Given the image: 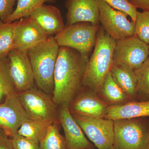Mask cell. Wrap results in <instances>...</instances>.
<instances>
[{
	"instance_id": "16",
	"label": "cell",
	"mask_w": 149,
	"mask_h": 149,
	"mask_svg": "<svg viewBox=\"0 0 149 149\" xmlns=\"http://www.w3.org/2000/svg\"><path fill=\"white\" fill-rule=\"evenodd\" d=\"M48 36L56 35L65 25L61 13L56 7L44 4L30 15Z\"/></svg>"
},
{
	"instance_id": "31",
	"label": "cell",
	"mask_w": 149,
	"mask_h": 149,
	"mask_svg": "<svg viewBox=\"0 0 149 149\" xmlns=\"http://www.w3.org/2000/svg\"><path fill=\"white\" fill-rule=\"evenodd\" d=\"M137 8L149 11V0H128Z\"/></svg>"
},
{
	"instance_id": "26",
	"label": "cell",
	"mask_w": 149,
	"mask_h": 149,
	"mask_svg": "<svg viewBox=\"0 0 149 149\" xmlns=\"http://www.w3.org/2000/svg\"><path fill=\"white\" fill-rule=\"evenodd\" d=\"M135 35L144 42L149 44V11L137 12L135 22Z\"/></svg>"
},
{
	"instance_id": "6",
	"label": "cell",
	"mask_w": 149,
	"mask_h": 149,
	"mask_svg": "<svg viewBox=\"0 0 149 149\" xmlns=\"http://www.w3.org/2000/svg\"><path fill=\"white\" fill-rule=\"evenodd\" d=\"M22 106L31 118L52 124L58 122L56 104L49 94L32 87L18 93Z\"/></svg>"
},
{
	"instance_id": "2",
	"label": "cell",
	"mask_w": 149,
	"mask_h": 149,
	"mask_svg": "<svg viewBox=\"0 0 149 149\" xmlns=\"http://www.w3.org/2000/svg\"><path fill=\"white\" fill-rule=\"evenodd\" d=\"M116 41L101 26L95 45L86 66L83 87L98 93L105 78L113 65V51Z\"/></svg>"
},
{
	"instance_id": "22",
	"label": "cell",
	"mask_w": 149,
	"mask_h": 149,
	"mask_svg": "<svg viewBox=\"0 0 149 149\" xmlns=\"http://www.w3.org/2000/svg\"><path fill=\"white\" fill-rule=\"evenodd\" d=\"M54 0H17L16 8L4 22H13L20 19L29 17L35 9L45 3H53Z\"/></svg>"
},
{
	"instance_id": "12",
	"label": "cell",
	"mask_w": 149,
	"mask_h": 149,
	"mask_svg": "<svg viewBox=\"0 0 149 149\" xmlns=\"http://www.w3.org/2000/svg\"><path fill=\"white\" fill-rule=\"evenodd\" d=\"M49 37L30 17L20 19L15 27L13 49L27 51Z\"/></svg>"
},
{
	"instance_id": "9",
	"label": "cell",
	"mask_w": 149,
	"mask_h": 149,
	"mask_svg": "<svg viewBox=\"0 0 149 149\" xmlns=\"http://www.w3.org/2000/svg\"><path fill=\"white\" fill-rule=\"evenodd\" d=\"M83 132L98 149H108L114 143L113 120L72 114Z\"/></svg>"
},
{
	"instance_id": "20",
	"label": "cell",
	"mask_w": 149,
	"mask_h": 149,
	"mask_svg": "<svg viewBox=\"0 0 149 149\" xmlns=\"http://www.w3.org/2000/svg\"><path fill=\"white\" fill-rule=\"evenodd\" d=\"M50 124L42 120L29 118L22 123L17 133L40 143L46 136Z\"/></svg>"
},
{
	"instance_id": "11",
	"label": "cell",
	"mask_w": 149,
	"mask_h": 149,
	"mask_svg": "<svg viewBox=\"0 0 149 149\" xmlns=\"http://www.w3.org/2000/svg\"><path fill=\"white\" fill-rule=\"evenodd\" d=\"M7 58L11 77L17 93L34 87L35 78L27 51L13 49Z\"/></svg>"
},
{
	"instance_id": "21",
	"label": "cell",
	"mask_w": 149,
	"mask_h": 149,
	"mask_svg": "<svg viewBox=\"0 0 149 149\" xmlns=\"http://www.w3.org/2000/svg\"><path fill=\"white\" fill-rule=\"evenodd\" d=\"M137 78L135 100L149 101V56L140 67L134 70Z\"/></svg>"
},
{
	"instance_id": "1",
	"label": "cell",
	"mask_w": 149,
	"mask_h": 149,
	"mask_svg": "<svg viewBox=\"0 0 149 149\" xmlns=\"http://www.w3.org/2000/svg\"><path fill=\"white\" fill-rule=\"evenodd\" d=\"M89 59L74 49L60 47L52 93L53 100L57 105L69 106L80 92Z\"/></svg>"
},
{
	"instance_id": "14",
	"label": "cell",
	"mask_w": 149,
	"mask_h": 149,
	"mask_svg": "<svg viewBox=\"0 0 149 149\" xmlns=\"http://www.w3.org/2000/svg\"><path fill=\"white\" fill-rule=\"evenodd\" d=\"M87 89V88H86ZM77 94L69 105L72 114L93 118H104L109 106L97 93L87 89Z\"/></svg>"
},
{
	"instance_id": "27",
	"label": "cell",
	"mask_w": 149,
	"mask_h": 149,
	"mask_svg": "<svg viewBox=\"0 0 149 149\" xmlns=\"http://www.w3.org/2000/svg\"><path fill=\"white\" fill-rule=\"evenodd\" d=\"M113 8L126 14L131 17L132 21L135 22L137 8L128 0H102Z\"/></svg>"
},
{
	"instance_id": "5",
	"label": "cell",
	"mask_w": 149,
	"mask_h": 149,
	"mask_svg": "<svg viewBox=\"0 0 149 149\" xmlns=\"http://www.w3.org/2000/svg\"><path fill=\"white\" fill-rule=\"evenodd\" d=\"M114 145L118 149H146L149 123L145 118L113 120Z\"/></svg>"
},
{
	"instance_id": "3",
	"label": "cell",
	"mask_w": 149,
	"mask_h": 149,
	"mask_svg": "<svg viewBox=\"0 0 149 149\" xmlns=\"http://www.w3.org/2000/svg\"><path fill=\"white\" fill-rule=\"evenodd\" d=\"M60 47L53 36L27 51L35 78L39 89L52 94L54 73Z\"/></svg>"
},
{
	"instance_id": "13",
	"label": "cell",
	"mask_w": 149,
	"mask_h": 149,
	"mask_svg": "<svg viewBox=\"0 0 149 149\" xmlns=\"http://www.w3.org/2000/svg\"><path fill=\"white\" fill-rule=\"evenodd\" d=\"M58 121L64 130L67 149H95V146L85 137L82 128L74 119L69 106H61Z\"/></svg>"
},
{
	"instance_id": "19",
	"label": "cell",
	"mask_w": 149,
	"mask_h": 149,
	"mask_svg": "<svg viewBox=\"0 0 149 149\" xmlns=\"http://www.w3.org/2000/svg\"><path fill=\"white\" fill-rule=\"evenodd\" d=\"M99 93L106 100V102H108V104H110L109 106L120 104L130 101L128 96L115 83L111 72L105 78Z\"/></svg>"
},
{
	"instance_id": "30",
	"label": "cell",
	"mask_w": 149,
	"mask_h": 149,
	"mask_svg": "<svg viewBox=\"0 0 149 149\" xmlns=\"http://www.w3.org/2000/svg\"><path fill=\"white\" fill-rule=\"evenodd\" d=\"M0 149H13L11 139L0 129Z\"/></svg>"
},
{
	"instance_id": "34",
	"label": "cell",
	"mask_w": 149,
	"mask_h": 149,
	"mask_svg": "<svg viewBox=\"0 0 149 149\" xmlns=\"http://www.w3.org/2000/svg\"></svg>"
},
{
	"instance_id": "23",
	"label": "cell",
	"mask_w": 149,
	"mask_h": 149,
	"mask_svg": "<svg viewBox=\"0 0 149 149\" xmlns=\"http://www.w3.org/2000/svg\"><path fill=\"white\" fill-rule=\"evenodd\" d=\"M17 21L4 22L0 20V57H7L13 49L15 31Z\"/></svg>"
},
{
	"instance_id": "28",
	"label": "cell",
	"mask_w": 149,
	"mask_h": 149,
	"mask_svg": "<svg viewBox=\"0 0 149 149\" xmlns=\"http://www.w3.org/2000/svg\"><path fill=\"white\" fill-rule=\"evenodd\" d=\"M13 149H40V143L17 133L11 138Z\"/></svg>"
},
{
	"instance_id": "8",
	"label": "cell",
	"mask_w": 149,
	"mask_h": 149,
	"mask_svg": "<svg viewBox=\"0 0 149 149\" xmlns=\"http://www.w3.org/2000/svg\"><path fill=\"white\" fill-rule=\"evenodd\" d=\"M99 21L110 37L116 40L135 35V23L127 18L128 15L99 0Z\"/></svg>"
},
{
	"instance_id": "17",
	"label": "cell",
	"mask_w": 149,
	"mask_h": 149,
	"mask_svg": "<svg viewBox=\"0 0 149 149\" xmlns=\"http://www.w3.org/2000/svg\"><path fill=\"white\" fill-rule=\"evenodd\" d=\"M149 117V101H129L109 106L104 118L112 120Z\"/></svg>"
},
{
	"instance_id": "18",
	"label": "cell",
	"mask_w": 149,
	"mask_h": 149,
	"mask_svg": "<svg viewBox=\"0 0 149 149\" xmlns=\"http://www.w3.org/2000/svg\"><path fill=\"white\" fill-rule=\"evenodd\" d=\"M111 73L115 83L128 96L130 100H135L137 78L134 70L113 65Z\"/></svg>"
},
{
	"instance_id": "29",
	"label": "cell",
	"mask_w": 149,
	"mask_h": 149,
	"mask_svg": "<svg viewBox=\"0 0 149 149\" xmlns=\"http://www.w3.org/2000/svg\"><path fill=\"white\" fill-rule=\"evenodd\" d=\"M17 0H0V20L4 22L14 10V7Z\"/></svg>"
},
{
	"instance_id": "7",
	"label": "cell",
	"mask_w": 149,
	"mask_h": 149,
	"mask_svg": "<svg viewBox=\"0 0 149 149\" xmlns=\"http://www.w3.org/2000/svg\"><path fill=\"white\" fill-rule=\"evenodd\" d=\"M149 56V45L136 35L116 41L113 51V65L135 70Z\"/></svg>"
},
{
	"instance_id": "25",
	"label": "cell",
	"mask_w": 149,
	"mask_h": 149,
	"mask_svg": "<svg viewBox=\"0 0 149 149\" xmlns=\"http://www.w3.org/2000/svg\"><path fill=\"white\" fill-rule=\"evenodd\" d=\"M16 93L10 72L8 59L0 57V103L8 96Z\"/></svg>"
},
{
	"instance_id": "10",
	"label": "cell",
	"mask_w": 149,
	"mask_h": 149,
	"mask_svg": "<svg viewBox=\"0 0 149 149\" xmlns=\"http://www.w3.org/2000/svg\"><path fill=\"white\" fill-rule=\"evenodd\" d=\"M29 118L17 93L8 96L0 103V129L10 138L16 134L22 123Z\"/></svg>"
},
{
	"instance_id": "24",
	"label": "cell",
	"mask_w": 149,
	"mask_h": 149,
	"mask_svg": "<svg viewBox=\"0 0 149 149\" xmlns=\"http://www.w3.org/2000/svg\"><path fill=\"white\" fill-rule=\"evenodd\" d=\"M58 123L49 125L46 136L40 142V149H67L65 137L60 133Z\"/></svg>"
},
{
	"instance_id": "4",
	"label": "cell",
	"mask_w": 149,
	"mask_h": 149,
	"mask_svg": "<svg viewBox=\"0 0 149 149\" xmlns=\"http://www.w3.org/2000/svg\"><path fill=\"white\" fill-rule=\"evenodd\" d=\"M100 24L79 22L66 25L54 37L59 47L74 49L83 55L89 57L97 41Z\"/></svg>"
},
{
	"instance_id": "33",
	"label": "cell",
	"mask_w": 149,
	"mask_h": 149,
	"mask_svg": "<svg viewBox=\"0 0 149 149\" xmlns=\"http://www.w3.org/2000/svg\"><path fill=\"white\" fill-rule=\"evenodd\" d=\"M146 149H149V138L148 141V144H147Z\"/></svg>"
},
{
	"instance_id": "32",
	"label": "cell",
	"mask_w": 149,
	"mask_h": 149,
	"mask_svg": "<svg viewBox=\"0 0 149 149\" xmlns=\"http://www.w3.org/2000/svg\"><path fill=\"white\" fill-rule=\"evenodd\" d=\"M108 149H118V148L116 146H115V145H114V144H113V145L112 146H111Z\"/></svg>"
},
{
	"instance_id": "15",
	"label": "cell",
	"mask_w": 149,
	"mask_h": 149,
	"mask_svg": "<svg viewBox=\"0 0 149 149\" xmlns=\"http://www.w3.org/2000/svg\"><path fill=\"white\" fill-rule=\"evenodd\" d=\"M99 0H66V25L79 22L100 24Z\"/></svg>"
}]
</instances>
